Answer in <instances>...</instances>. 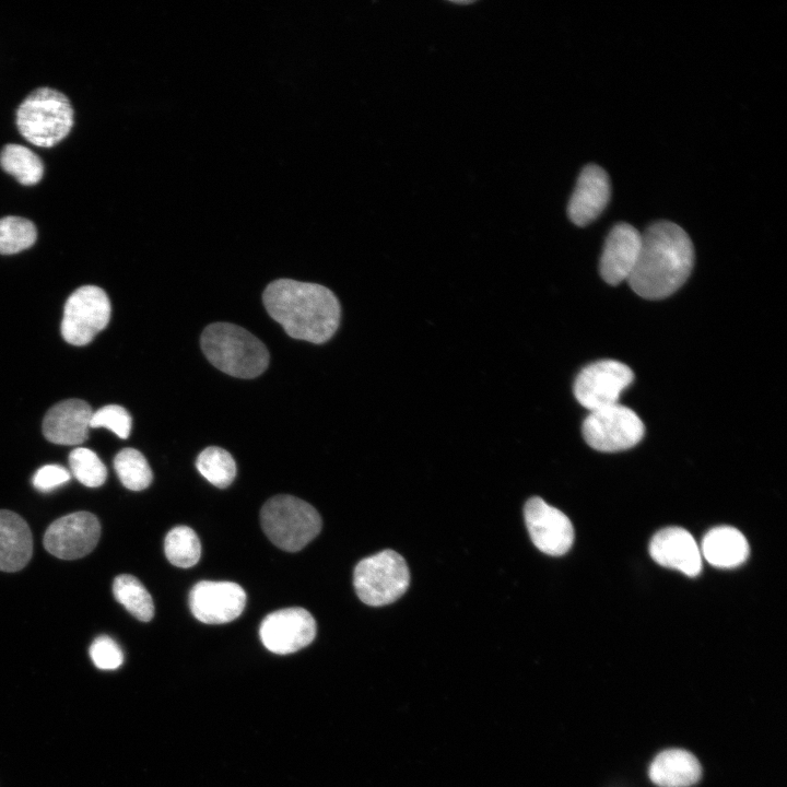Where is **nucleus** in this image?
<instances>
[{
    "instance_id": "nucleus-1",
    "label": "nucleus",
    "mask_w": 787,
    "mask_h": 787,
    "mask_svg": "<svg viewBox=\"0 0 787 787\" xmlns=\"http://www.w3.org/2000/svg\"><path fill=\"white\" fill-rule=\"evenodd\" d=\"M693 265L694 248L686 232L676 223L660 221L642 234L638 259L627 281L637 295L661 299L684 284Z\"/></svg>"
},
{
    "instance_id": "nucleus-2",
    "label": "nucleus",
    "mask_w": 787,
    "mask_h": 787,
    "mask_svg": "<svg viewBox=\"0 0 787 787\" xmlns=\"http://www.w3.org/2000/svg\"><path fill=\"white\" fill-rule=\"evenodd\" d=\"M262 297L269 315L294 339L324 343L339 327L340 304L326 286L279 279L266 287Z\"/></svg>"
},
{
    "instance_id": "nucleus-3",
    "label": "nucleus",
    "mask_w": 787,
    "mask_h": 787,
    "mask_svg": "<svg viewBox=\"0 0 787 787\" xmlns=\"http://www.w3.org/2000/svg\"><path fill=\"white\" fill-rule=\"evenodd\" d=\"M201 348L216 368L239 378L257 377L269 364L266 345L249 331L228 322L209 325L202 332Z\"/></svg>"
},
{
    "instance_id": "nucleus-4",
    "label": "nucleus",
    "mask_w": 787,
    "mask_h": 787,
    "mask_svg": "<svg viewBox=\"0 0 787 787\" xmlns=\"http://www.w3.org/2000/svg\"><path fill=\"white\" fill-rule=\"evenodd\" d=\"M16 126L20 133L32 144L51 148L70 132L73 126V108L61 92L39 87L20 104Z\"/></svg>"
},
{
    "instance_id": "nucleus-5",
    "label": "nucleus",
    "mask_w": 787,
    "mask_h": 787,
    "mask_svg": "<svg viewBox=\"0 0 787 787\" xmlns=\"http://www.w3.org/2000/svg\"><path fill=\"white\" fill-rule=\"evenodd\" d=\"M260 520L270 541L290 552L303 549L321 529L318 512L307 502L291 495L268 500L261 508Z\"/></svg>"
},
{
    "instance_id": "nucleus-6",
    "label": "nucleus",
    "mask_w": 787,
    "mask_h": 787,
    "mask_svg": "<svg viewBox=\"0 0 787 787\" xmlns=\"http://www.w3.org/2000/svg\"><path fill=\"white\" fill-rule=\"evenodd\" d=\"M409 584L408 565L393 550H384L361 560L353 573L357 597L372 607L386 606L398 600Z\"/></svg>"
},
{
    "instance_id": "nucleus-7",
    "label": "nucleus",
    "mask_w": 787,
    "mask_h": 787,
    "mask_svg": "<svg viewBox=\"0 0 787 787\" xmlns=\"http://www.w3.org/2000/svg\"><path fill=\"white\" fill-rule=\"evenodd\" d=\"M582 431L590 447L599 451L613 453L638 444L644 436L645 426L632 409L615 403L590 411Z\"/></svg>"
},
{
    "instance_id": "nucleus-8",
    "label": "nucleus",
    "mask_w": 787,
    "mask_h": 787,
    "mask_svg": "<svg viewBox=\"0 0 787 787\" xmlns=\"http://www.w3.org/2000/svg\"><path fill=\"white\" fill-rule=\"evenodd\" d=\"M110 302L98 286L84 285L67 299L61 321L63 339L73 345H85L102 331L110 318Z\"/></svg>"
},
{
    "instance_id": "nucleus-9",
    "label": "nucleus",
    "mask_w": 787,
    "mask_h": 787,
    "mask_svg": "<svg viewBox=\"0 0 787 787\" xmlns=\"http://www.w3.org/2000/svg\"><path fill=\"white\" fill-rule=\"evenodd\" d=\"M634 379L632 369L615 360H601L584 367L574 381L577 401L594 411L619 403L622 391Z\"/></svg>"
},
{
    "instance_id": "nucleus-10",
    "label": "nucleus",
    "mask_w": 787,
    "mask_h": 787,
    "mask_svg": "<svg viewBox=\"0 0 787 787\" xmlns=\"http://www.w3.org/2000/svg\"><path fill=\"white\" fill-rule=\"evenodd\" d=\"M101 525L95 515L77 512L56 519L44 535L45 549L56 557L75 560L96 547Z\"/></svg>"
},
{
    "instance_id": "nucleus-11",
    "label": "nucleus",
    "mask_w": 787,
    "mask_h": 787,
    "mask_svg": "<svg viewBox=\"0 0 787 787\" xmlns=\"http://www.w3.org/2000/svg\"><path fill=\"white\" fill-rule=\"evenodd\" d=\"M316 629V621L307 610L293 607L268 614L260 624L259 635L268 650L286 655L309 645Z\"/></svg>"
},
{
    "instance_id": "nucleus-12",
    "label": "nucleus",
    "mask_w": 787,
    "mask_h": 787,
    "mask_svg": "<svg viewBox=\"0 0 787 787\" xmlns=\"http://www.w3.org/2000/svg\"><path fill=\"white\" fill-rule=\"evenodd\" d=\"M524 514L531 541L540 551L559 556L571 549L574 529L564 513L535 496L527 501Z\"/></svg>"
},
{
    "instance_id": "nucleus-13",
    "label": "nucleus",
    "mask_w": 787,
    "mask_h": 787,
    "mask_svg": "<svg viewBox=\"0 0 787 787\" xmlns=\"http://www.w3.org/2000/svg\"><path fill=\"white\" fill-rule=\"evenodd\" d=\"M246 604V592L233 582L202 580L189 595L195 618L207 624H223L238 618Z\"/></svg>"
},
{
    "instance_id": "nucleus-14",
    "label": "nucleus",
    "mask_w": 787,
    "mask_h": 787,
    "mask_svg": "<svg viewBox=\"0 0 787 787\" xmlns=\"http://www.w3.org/2000/svg\"><path fill=\"white\" fill-rule=\"evenodd\" d=\"M642 234L627 223L616 224L608 234L600 258L601 278L616 285L631 277L641 250Z\"/></svg>"
},
{
    "instance_id": "nucleus-15",
    "label": "nucleus",
    "mask_w": 787,
    "mask_h": 787,
    "mask_svg": "<svg viewBox=\"0 0 787 787\" xmlns=\"http://www.w3.org/2000/svg\"><path fill=\"white\" fill-rule=\"evenodd\" d=\"M651 559L661 566L678 569L694 577L701 573L700 548L692 535L680 527L658 531L649 543Z\"/></svg>"
},
{
    "instance_id": "nucleus-16",
    "label": "nucleus",
    "mask_w": 787,
    "mask_h": 787,
    "mask_svg": "<svg viewBox=\"0 0 787 787\" xmlns=\"http://www.w3.org/2000/svg\"><path fill=\"white\" fill-rule=\"evenodd\" d=\"M611 195L609 176L603 168L590 164L583 168L567 207L571 221L585 226L606 209Z\"/></svg>"
},
{
    "instance_id": "nucleus-17",
    "label": "nucleus",
    "mask_w": 787,
    "mask_h": 787,
    "mask_svg": "<svg viewBox=\"0 0 787 787\" xmlns=\"http://www.w3.org/2000/svg\"><path fill=\"white\" fill-rule=\"evenodd\" d=\"M93 410L80 399L58 402L48 410L43 421V434L58 445H80L89 435Z\"/></svg>"
},
{
    "instance_id": "nucleus-18",
    "label": "nucleus",
    "mask_w": 787,
    "mask_h": 787,
    "mask_svg": "<svg viewBox=\"0 0 787 787\" xmlns=\"http://www.w3.org/2000/svg\"><path fill=\"white\" fill-rule=\"evenodd\" d=\"M33 538L26 521L17 514L0 510V571L17 572L31 560Z\"/></svg>"
},
{
    "instance_id": "nucleus-19",
    "label": "nucleus",
    "mask_w": 787,
    "mask_h": 787,
    "mask_svg": "<svg viewBox=\"0 0 787 787\" xmlns=\"http://www.w3.org/2000/svg\"><path fill=\"white\" fill-rule=\"evenodd\" d=\"M702 775L698 760L682 749L660 752L649 766V778L658 787H690Z\"/></svg>"
},
{
    "instance_id": "nucleus-20",
    "label": "nucleus",
    "mask_w": 787,
    "mask_h": 787,
    "mask_svg": "<svg viewBox=\"0 0 787 787\" xmlns=\"http://www.w3.org/2000/svg\"><path fill=\"white\" fill-rule=\"evenodd\" d=\"M702 552L705 560L713 566L730 568L741 565L747 560L749 544L738 529L720 526L705 535Z\"/></svg>"
},
{
    "instance_id": "nucleus-21",
    "label": "nucleus",
    "mask_w": 787,
    "mask_h": 787,
    "mask_svg": "<svg viewBox=\"0 0 787 787\" xmlns=\"http://www.w3.org/2000/svg\"><path fill=\"white\" fill-rule=\"evenodd\" d=\"M1 168L12 175L20 184L32 186L44 175V164L39 156L21 144H7L0 153Z\"/></svg>"
},
{
    "instance_id": "nucleus-22",
    "label": "nucleus",
    "mask_w": 787,
    "mask_h": 787,
    "mask_svg": "<svg viewBox=\"0 0 787 787\" xmlns=\"http://www.w3.org/2000/svg\"><path fill=\"white\" fill-rule=\"evenodd\" d=\"M113 592L116 600L136 619L148 622L154 615V604L150 592L132 575L122 574L115 578Z\"/></svg>"
},
{
    "instance_id": "nucleus-23",
    "label": "nucleus",
    "mask_w": 787,
    "mask_h": 787,
    "mask_svg": "<svg viewBox=\"0 0 787 787\" xmlns=\"http://www.w3.org/2000/svg\"><path fill=\"white\" fill-rule=\"evenodd\" d=\"M167 560L175 566L191 567L200 559L201 544L196 532L187 526H177L168 531L164 542Z\"/></svg>"
},
{
    "instance_id": "nucleus-24",
    "label": "nucleus",
    "mask_w": 787,
    "mask_h": 787,
    "mask_svg": "<svg viewBox=\"0 0 787 787\" xmlns=\"http://www.w3.org/2000/svg\"><path fill=\"white\" fill-rule=\"evenodd\" d=\"M196 467L211 484L220 489L227 488L236 475V463L231 454L215 446L199 454Z\"/></svg>"
},
{
    "instance_id": "nucleus-25",
    "label": "nucleus",
    "mask_w": 787,
    "mask_h": 787,
    "mask_svg": "<svg viewBox=\"0 0 787 787\" xmlns=\"http://www.w3.org/2000/svg\"><path fill=\"white\" fill-rule=\"evenodd\" d=\"M114 467L122 485L132 491L146 489L153 479L144 456L134 448H124L115 459Z\"/></svg>"
},
{
    "instance_id": "nucleus-26",
    "label": "nucleus",
    "mask_w": 787,
    "mask_h": 787,
    "mask_svg": "<svg viewBox=\"0 0 787 787\" xmlns=\"http://www.w3.org/2000/svg\"><path fill=\"white\" fill-rule=\"evenodd\" d=\"M37 238L34 223L21 216L0 219V254L12 255L30 248Z\"/></svg>"
},
{
    "instance_id": "nucleus-27",
    "label": "nucleus",
    "mask_w": 787,
    "mask_h": 787,
    "mask_svg": "<svg viewBox=\"0 0 787 787\" xmlns=\"http://www.w3.org/2000/svg\"><path fill=\"white\" fill-rule=\"evenodd\" d=\"M72 474L83 485L98 488L106 481L107 470L98 456L89 448H74L69 455Z\"/></svg>"
},
{
    "instance_id": "nucleus-28",
    "label": "nucleus",
    "mask_w": 787,
    "mask_h": 787,
    "mask_svg": "<svg viewBox=\"0 0 787 787\" xmlns=\"http://www.w3.org/2000/svg\"><path fill=\"white\" fill-rule=\"evenodd\" d=\"M131 416L121 406L108 404L93 411L90 427H105L120 438H127L131 432Z\"/></svg>"
},
{
    "instance_id": "nucleus-29",
    "label": "nucleus",
    "mask_w": 787,
    "mask_h": 787,
    "mask_svg": "<svg viewBox=\"0 0 787 787\" xmlns=\"http://www.w3.org/2000/svg\"><path fill=\"white\" fill-rule=\"evenodd\" d=\"M89 653L94 665L102 670L117 669L124 661L120 647L106 635L96 637L90 646Z\"/></svg>"
},
{
    "instance_id": "nucleus-30",
    "label": "nucleus",
    "mask_w": 787,
    "mask_h": 787,
    "mask_svg": "<svg viewBox=\"0 0 787 787\" xmlns=\"http://www.w3.org/2000/svg\"><path fill=\"white\" fill-rule=\"evenodd\" d=\"M70 473L59 465H46L39 468L33 477V485L40 492H49L67 483Z\"/></svg>"
},
{
    "instance_id": "nucleus-31",
    "label": "nucleus",
    "mask_w": 787,
    "mask_h": 787,
    "mask_svg": "<svg viewBox=\"0 0 787 787\" xmlns=\"http://www.w3.org/2000/svg\"><path fill=\"white\" fill-rule=\"evenodd\" d=\"M454 3H458V4H470L471 1H454Z\"/></svg>"
}]
</instances>
